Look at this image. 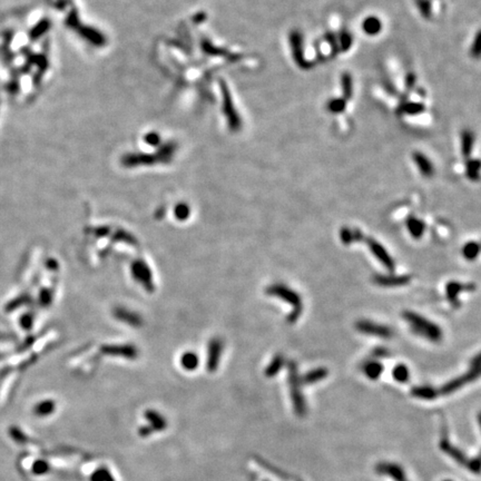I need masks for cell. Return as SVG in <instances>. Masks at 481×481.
Returning a JSON list of instances; mask_svg holds the SVG:
<instances>
[{
    "instance_id": "6da1fadb",
    "label": "cell",
    "mask_w": 481,
    "mask_h": 481,
    "mask_svg": "<svg viewBox=\"0 0 481 481\" xmlns=\"http://www.w3.org/2000/svg\"><path fill=\"white\" fill-rule=\"evenodd\" d=\"M402 316L410 327L411 331L417 335L429 340L431 342H439L442 339V330L437 324L426 320L425 317L421 316L412 311H405Z\"/></svg>"
},
{
    "instance_id": "7a4b0ae2",
    "label": "cell",
    "mask_w": 481,
    "mask_h": 481,
    "mask_svg": "<svg viewBox=\"0 0 481 481\" xmlns=\"http://www.w3.org/2000/svg\"><path fill=\"white\" fill-rule=\"evenodd\" d=\"M266 293L269 296L276 297L281 300L285 301L290 305H292V312L291 314L287 316V320L290 323H294L300 315L302 314L303 311V303H302V299L299 296V293L296 292L292 288L284 284H272L266 288Z\"/></svg>"
},
{
    "instance_id": "3957f363",
    "label": "cell",
    "mask_w": 481,
    "mask_h": 481,
    "mask_svg": "<svg viewBox=\"0 0 481 481\" xmlns=\"http://www.w3.org/2000/svg\"><path fill=\"white\" fill-rule=\"evenodd\" d=\"M287 369H288V382H290V392H291V398H292L294 410H296L297 414H299V416H304V414L306 413V405L303 398V394L302 392H301L302 383H301V377L299 376L298 366L296 362H292V361L291 362H288Z\"/></svg>"
},
{
    "instance_id": "277c9868",
    "label": "cell",
    "mask_w": 481,
    "mask_h": 481,
    "mask_svg": "<svg viewBox=\"0 0 481 481\" xmlns=\"http://www.w3.org/2000/svg\"><path fill=\"white\" fill-rule=\"evenodd\" d=\"M479 375H480V357H479V354H477V356L472 360L470 369H469L467 373L447 382L444 386L440 388V390H438V392L439 394H443V395L453 393L455 391L459 390L460 388L466 386L467 383L476 380V379L479 377Z\"/></svg>"
},
{
    "instance_id": "5b68a950",
    "label": "cell",
    "mask_w": 481,
    "mask_h": 481,
    "mask_svg": "<svg viewBox=\"0 0 481 481\" xmlns=\"http://www.w3.org/2000/svg\"><path fill=\"white\" fill-rule=\"evenodd\" d=\"M288 43H290L293 60L294 63L297 64L298 67H300L301 69H310L312 66H313V64L305 58L303 36L298 29H294L290 33V36H288Z\"/></svg>"
},
{
    "instance_id": "8992f818",
    "label": "cell",
    "mask_w": 481,
    "mask_h": 481,
    "mask_svg": "<svg viewBox=\"0 0 481 481\" xmlns=\"http://www.w3.org/2000/svg\"><path fill=\"white\" fill-rule=\"evenodd\" d=\"M356 329L359 331L360 333L363 334H368V335H375L379 336V338H391L392 336L393 332L389 327L382 326V324L371 322L369 320H360L356 323Z\"/></svg>"
},
{
    "instance_id": "52a82bcc",
    "label": "cell",
    "mask_w": 481,
    "mask_h": 481,
    "mask_svg": "<svg viewBox=\"0 0 481 481\" xmlns=\"http://www.w3.org/2000/svg\"><path fill=\"white\" fill-rule=\"evenodd\" d=\"M362 240H364V242L366 243V245L369 246V249L372 252V254H373L378 258V260L380 261L383 264V265L388 269V271H390V272H393L394 266H395L394 262L392 260V257H391L388 252L386 251V249H384L383 246L380 243H379L378 240H376L375 238H371V237L363 235Z\"/></svg>"
},
{
    "instance_id": "ba28073f",
    "label": "cell",
    "mask_w": 481,
    "mask_h": 481,
    "mask_svg": "<svg viewBox=\"0 0 481 481\" xmlns=\"http://www.w3.org/2000/svg\"><path fill=\"white\" fill-rule=\"evenodd\" d=\"M376 471L379 474L389 476L394 481H408L405 470L399 465L393 462H380L376 466Z\"/></svg>"
},
{
    "instance_id": "9c48e42d",
    "label": "cell",
    "mask_w": 481,
    "mask_h": 481,
    "mask_svg": "<svg viewBox=\"0 0 481 481\" xmlns=\"http://www.w3.org/2000/svg\"><path fill=\"white\" fill-rule=\"evenodd\" d=\"M411 281V278L409 275H376L373 278V282L379 286L383 287H396V286H404L408 284Z\"/></svg>"
},
{
    "instance_id": "30bf717a",
    "label": "cell",
    "mask_w": 481,
    "mask_h": 481,
    "mask_svg": "<svg viewBox=\"0 0 481 481\" xmlns=\"http://www.w3.org/2000/svg\"><path fill=\"white\" fill-rule=\"evenodd\" d=\"M476 288L474 284H462L459 283V282H450L447 285V299L450 302V304L453 306V308H458L460 305V302L458 300V294L461 291H472Z\"/></svg>"
},
{
    "instance_id": "8fae6325",
    "label": "cell",
    "mask_w": 481,
    "mask_h": 481,
    "mask_svg": "<svg viewBox=\"0 0 481 481\" xmlns=\"http://www.w3.org/2000/svg\"><path fill=\"white\" fill-rule=\"evenodd\" d=\"M412 158H413L414 164L417 165L418 170L420 171V173L422 174L423 176L430 177V176L434 175V173H435L434 164L431 163V161L428 157H426V156L423 153L414 152L413 155H412Z\"/></svg>"
},
{
    "instance_id": "7c38bea8",
    "label": "cell",
    "mask_w": 481,
    "mask_h": 481,
    "mask_svg": "<svg viewBox=\"0 0 481 481\" xmlns=\"http://www.w3.org/2000/svg\"><path fill=\"white\" fill-rule=\"evenodd\" d=\"M440 448H441V450L443 451V452H446L448 456H450L451 458L455 459L457 462H458V464L465 465L467 467L469 466V462H470V460H469L459 449H457L456 447L451 446L447 438H443L441 440Z\"/></svg>"
},
{
    "instance_id": "4fadbf2b",
    "label": "cell",
    "mask_w": 481,
    "mask_h": 481,
    "mask_svg": "<svg viewBox=\"0 0 481 481\" xmlns=\"http://www.w3.org/2000/svg\"><path fill=\"white\" fill-rule=\"evenodd\" d=\"M474 146V135L471 130L465 129L462 130L460 136V148L461 154L465 158H469L472 154Z\"/></svg>"
},
{
    "instance_id": "5bb4252c",
    "label": "cell",
    "mask_w": 481,
    "mask_h": 481,
    "mask_svg": "<svg viewBox=\"0 0 481 481\" xmlns=\"http://www.w3.org/2000/svg\"><path fill=\"white\" fill-rule=\"evenodd\" d=\"M363 33L369 36H377L382 30V21L377 16H369L362 21Z\"/></svg>"
},
{
    "instance_id": "9a60e30c",
    "label": "cell",
    "mask_w": 481,
    "mask_h": 481,
    "mask_svg": "<svg viewBox=\"0 0 481 481\" xmlns=\"http://www.w3.org/2000/svg\"><path fill=\"white\" fill-rule=\"evenodd\" d=\"M411 394L416 398L422 400H435L439 395L438 390L430 386H420L414 387L411 391Z\"/></svg>"
},
{
    "instance_id": "2e32d148",
    "label": "cell",
    "mask_w": 481,
    "mask_h": 481,
    "mask_svg": "<svg viewBox=\"0 0 481 481\" xmlns=\"http://www.w3.org/2000/svg\"><path fill=\"white\" fill-rule=\"evenodd\" d=\"M329 375L327 368H316L312 371H309L304 377L301 378V383L304 384H313L326 379Z\"/></svg>"
},
{
    "instance_id": "e0dca14e",
    "label": "cell",
    "mask_w": 481,
    "mask_h": 481,
    "mask_svg": "<svg viewBox=\"0 0 481 481\" xmlns=\"http://www.w3.org/2000/svg\"><path fill=\"white\" fill-rule=\"evenodd\" d=\"M362 370L370 380H377L383 372V365L378 361H369L362 365Z\"/></svg>"
},
{
    "instance_id": "ac0fdd59",
    "label": "cell",
    "mask_w": 481,
    "mask_h": 481,
    "mask_svg": "<svg viewBox=\"0 0 481 481\" xmlns=\"http://www.w3.org/2000/svg\"><path fill=\"white\" fill-rule=\"evenodd\" d=\"M407 227L409 233H410L414 238H420L424 233L425 224L421 220L414 218V216H411V218L407 220Z\"/></svg>"
},
{
    "instance_id": "d6986e66",
    "label": "cell",
    "mask_w": 481,
    "mask_h": 481,
    "mask_svg": "<svg viewBox=\"0 0 481 481\" xmlns=\"http://www.w3.org/2000/svg\"><path fill=\"white\" fill-rule=\"evenodd\" d=\"M399 111L401 114L414 116L423 113L425 111V106L422 103H418V101H405V103L400 104Z\"/></svg>"
},
{
    "instance_id": "ffe728a7",
    "label": "cell",
    "mask_w": 481,
    "mask_h": 481,
    "mask_svg": "<svg viewBox=\"0 0 481 481\" xmlns=\"http://www.w3.org/2000/svg\"><path fill=\"white\" fill-rule=\"evenodd\" d=\"M336 37H338L340 52H346L351 49L353 45V36L348 29H341Z\"/></svg>"
},
{
    "instance_id": "44dd1931",
    "label": "cell",
    "mask_w": 481,
    "mask_h": 481,
    "mask_svg": "<svg viewBox=\"0 0 481 481\" xmlns=\"http://www.w3.org/2000/svg\"><path fill=\"white\" fill-rule=\"evenodd\" d=\"M341 87L342 96L346 101L350 100L353 96V78L350 73H344L341 76Z\"/></svg>"
},
{
    "instance_id": "7402d4cb",
    "label": "cell",
    "mask_w": 481,
    "mask_h": 481,
    "mask_svg": "<svg viewBox=\"0 0 481 481\" xmlns=\"http://www.w3.org/2000/svg\"><path fill=\"white\" fill-rule=\"evenodd\" d=\"M283 364H284V358L282 357L281 354L275 356L265 370V376L270 378L276 376L279 373V371L282 369Z\"/></svg>"
},
{
    "instance_id": "603a6c76",
    "label": "cell",
    "mask_w": 481,
    "mask_h": 481,
    "mask_svg": "<svg viewBox=\"0 0 481 481\" xmlns=\"http://www.w3.org/2000/svg\"><path fill=\"white\" fill-rule=\"evenodd\" d=\"M348 101L344 98H332L328 101L327 110L332 114H341L346 110Z\"/></svg>"
},
{
    "instance_id": "cb8c5ba5",
    "label": "cell",
    "mask_w": 481,
    "mask_h": 481,
    "mask_svg": "<svg viewBox=\"0 0 481 481\" xmlns=\"http://www.w3.org/2000/svg\"><path fill=\"white\" fill-rule=\"evenodd\" d=\"M467 176L469 179L473 180V182H477L479 179V173H480V161L479 159H468L467 164Z\"/></svg>"
},
{
    "instance_id": "d4e9b609",
    "label": "cell",
    "mask_w": 481,
    "mask_h": 481,
    "mask_svg": "<svg viewBox=\"0 0 481 481\" xmlns=\"http://www.w3.org/2000/svg\"><path fill=\"white\" fill-rule=\"evenodd\" d=\"M392 376L395 379V381L405 383L409 380V377H410V372H409V369L407 368L405 364H398L393 369Z\"/></svg>"
},
{
    "instance_id": "484cf974",
    "label": "cell",
    "mask_w": 481,
    "mask_h": 481,
    "mask_svg": "<svg viewBox=\"0 0 481 481\" xmlns=\"http://www.w3.org/2000/svg\"><path fill=\"white\" fill-rule=\"evenodd\" d=\"M419 13L424 19H430L432 16V5L430 0H416Z\"/></svg>"
},
{
    "instance_id": "4316f807",
    "label": "cell",
    "mask_w": 481,
    "mask_h": 481,
    "mask_svg": "<svg viewBox=\"0 0 481 481\" xmlns=\"http://www.w3.org/2000/svg\"><path fill=\"white\" fill-rule=\"evenodd\" d=\"M479 244L476 242H470L466 244V246L462 250V254L465 255L467 260H474L479 253Z\"/></svg>"
},
{
    "instance_id": "83f0119b",
    "label": "cell",
    "mask_w": 481,
    "mask_h": 481,
    "mask_svg": "<svg viewBox=\"0 0 481 481\" xmlns=\"http://www.w3.org/2000/svg\"><path fill=\"white\" fill-rule=\"evenodd\" d=\"M324 39H326L328 45L330 46V49L331 51H332L333 55H338V54L340 52V49H339V43H338V37H336V35L333 32H327L326 34H324Z\"/></svg>"
},
{
    "instance_id": "f1b7e54d",
    "label": "cell",
    "mask_w": 481,
    "mask_h": 481,
    "mask_svg": "<svg viewBox=\"0 0 481 481\" xmlns=\"http://www.w3.org/2000/svg\"><path fill=\"white\" fill-rule=\"evenodd\" d=\"M340 236H341V239H342V243L345 244V245H349V244H351L352 242H354L353 230H351V228H348V227L342 228L341 233H340Z\"/></svg>"
},
{
    "instance_id": "f546056e",
    "label": "cell",
    "mask_w": 481,
    "mask_h": 481,
    "mask_svg": "<svg viewBox=\"0 0 481 481\" xmlns=\"http://www.w3.org/2000/svg\"><path fill=\"white\" fill-rule=\"evenodd\" d=\"M470 55L474 58H478L480 56V33L478 32L474 36V39L472 41V45L470 48Z\"/></svg>"
},
{
    "instance_id": "4dcf8cb0",
    "label": "cell",
    "mask_w": 481,
    "mask_h": 481,
    "mask_svg": "<svg viewBox=\"0 0 481 481\" xmlns=\"http://www.w3.org/2000/svg\"><path fill=\"white\" fill-rule=\"evenodd\" d=\"M416 81H417V77L416 75H414L413 73H409L406 77V87L408 90H411L414 85H416Z\"/></svg>"
},
{
    "instance_id": "1f68e13d",
    "label": "cell",
    "mask_w": 481,
    "mask_h": 481,
    "mask_svg": "<svg viewBox=\"0 0 481 481\" xmlns=\"http://www.w3.org/2000/svg\"><path fill=\"white\" fill-rule=\"evenodd\" d=\"M468 468L470 469V470H471L472 472L478 473V472H479V459L470 460V462H469Z\"/></svg>"
},
{
    "instance_id": "d6a6232c",
    "label": "cell",
    "mask_w": 481,
    "mask_h": 481,
    "mask_svg": "<svg viewBox=\"0 0 481 481\" xmlns=\"http://www.w3.org/2000/svg\"><path fill=\"white\" fill-rule=\"evenodd\" d=\"M443 481H452V480H449V479H448V480H443Z\"/></svg>"
}]
</instances>
